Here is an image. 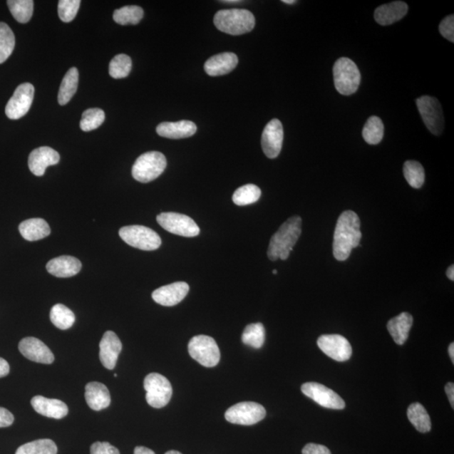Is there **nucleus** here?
Masks as SVG:
<instances>
[{"label":"nucleus","instance_id":"33","mask_svg":"<svg viewBox=\"0 0 454 454\" xmlns=\"http://www.w3.org/2000/svg\"><path fill=\"white\" fill-rule=\"evenodd\" d=\"M383 130H385V126L380 117H369L363 129V138L367 143L377 145L383 138Z\"/></svg>","mask_w":454,"mask_h":454},{"label":"nucleus","instance_id":"20","mask_svg":"<svg viewBox=\"0 0 454 454\" xmlns=\"http://www.w3.org/2000/svg\"><path fill=\"white\" fill-rule=\"evenodd\" d=\"M31 403L37 413L46 418L62 419L68 413V406L60 400L36 396L32 398Z\"/></svg>","mask_w":454,"mask_h":454},{"label":"nucleus","instance_id":"22","mask_svg":"<svg viewBox=\"0 0 454 454\" xmlns=\"http://www.w3.org/2000/svg\"><path fill=\"white\" fill-rule=\"evenodd\" d=\"M238 64V58L233 53H223L213 56L205 64V71L210 76L217 77L231 73Z\"/></svg>","mask_w":454,"mask_h":454},{"label":"nucleus","instance_id":"29","mask_svg":"<svg viewBox=\"0 0 454 454\" xmlns=\"http://www.w3.org/2000/svg\"><path fill=\"white\" fill-rule=\"evenodd\" d=\"M407 416L416 430L420 433H428L432 428L430 416L424 406L420 403H414L407 410Z\"/></svg>","mask_w":454,"mask_h":454},{"label":"nucleus","instance_id":"5","mask_svg":"<svg viewBox=\"0 0 454 454\" xmlns=\"http://www.w3.org/2000/svg\"><path fill=\"white\" fill-rule=\"evenodd\" d=\"M167 167V159L159 152H148L140 155L133 167L134 179L140 182H149L158 179Z\"/></svg>","mask_w":454,"mask_h":454},{"label":"nucleus","instance_id":"10","mask_svg":"<svg viewBox=\"0 0 454 454\" xmlns=\"http://www.w3.org/2000/svg\"><path fill=\"white\" fill-rule=\"evenodd\" d=\"M264 407L256 402H240L230 407L225 414L226 420L232 424L251 425L264 419Z\"/></svg>","mask_w":454,"mask_h":454},{"label":"nucleus","instance_id":"32","mask_svg":"<svg viewBox=\"0 0 454 454\" xmlns=\"http://www.w3.org/2000/svg\"><path fill=\"white\" fill-rule=\"evenodd\" d=\"M144 16L143 8L138 6H128L116 9L113 14L114 21L121 26L137 25Z\"/></svg>","mask_w":454,"mask_h":454},{"label":"nucleus","instance_id":"34","mask_svg":"<svg viewBox=\"0 0 454 454\" xmlns=\"http://www.w3.org/2000/svg\"><path fill=\"white\" fill-rule=\"evenodd\" d=\"M58 447L51 439H39L17 449L16 454H57Z\"/></svg>","mask_w":454,"mask_h":454},{"label":"nucleus","instance_id":"54","mask_svg":"<svg viewBox=\"0 0 454 454\" xmlns=\"http://www.w3.org/2000/svg\"><path fill=\"white\" fill-rule=\"evenodd\" d=\"M277 273H278V271H277V270H273V274H277Z\"/></svg>","mask_w":454,"mask_h":454},{"label":"nucleus","instance_id":"39","mask_svg":"<svg viewBox=\"0 0 454 454\" xmlns=\"http://www.w3.org/2000/svg\"><path fill=\"white\" fill-rule=\"evenodd\" d=\"M133 62L129 56L119 54L110 61L109 73L113 78H124L132 71Z\"/></svg>","mask_w":454,"mask_h":454},{"label":"nucleus","instance_id":"28","mask_svg":"<svg viewBox=\"0 0 454 454\" xmlns=\"http://www.w3.org/2000/svg\"><path fill=\"white\" fill-rule=\"evenodd\" d=\"M78 83V71L76 68H70L61 83L58 93V103L67 105L76 93Z\"/></svg>","mask_w":454,"mask_h":454},{"label":"nucleus","instance_id":"3","mask_svg":"<svg viewBox=\"0 0 454 454\" xmlns=\"http://www.w3.org/2000/svg\"><path fill=\"white\" fill-rule=\"evenodd\" d=\"M214 24L224 33L239 36L246 34L254 29L255 17L247 9H222L215 14Z\"/></svg>","mask_w":454,"mask_h":454},{"label":"nucleus","instance_id":"2","mask_svg":"<svg viewBox=\"0 0 454 454\" xmlns=\"http://www.w3.org/2000/svg\"><path fill=\"white\" fill-rule=\"evenodd\" d=\"M302 220L301 217H290L281 226L271 238L268 257L270 260H287L293 247L301 235Z\"/></svg>","mask_w":454,"mask_h":454},{"label":"nucleus","instance_id":"49","mask_svg":"<svg viewBox=\"0 0 454 454\" xmlns=\"http://www.w3.org/2000/svg\"><path fill=\"white\" fill-rule=\"evenodd\" d=\"M453 265H451L450 267H449V268L447 270V276L448 278L452 281L454 280V268H453Z\"/></svg>","mask_w":454,"mask_h":454},{"label":"nucleus","instance_id":"45","mask_svg":"<svg viewBox=\"0 0 454 454\" xmlns=\"http://www.w3.org/2000/svg\"><path fill=\"white\" fill-rule=\"evenodd\" d=\"M14 423V416L6 408L0 407V428H7Z\"/></svg>","mask_w":454,"mask_h":454},{"label":"nucleus","instance_id":"50","mask_svg":"<svg viewBox=\"0 0 454 454\" xmlns=\"http://www.w3.org/2000/svg\"><path fill=\"white\" fill-rule=\"evenodd\" d=\"M448 353L449 356H450L453 363H454V344L449 345Z\"/></svg>","mask_w":454,"mask_h":454},{"label":"nucleus","instance_id":"18","mask_svg":"<svg viewBox=\"0 0 454 454\" xmlns=\"http://www.w3.org/2000/svg\"><path fill=\"white\" fill-rule=\"evenodd\" d=\"M60 155L57 151L49 147H41L33 150L28 159V165L32 174L36 176L45 175L46 167L58 165Z\"/></svg>","mask_w":454,"mask_h":454},{"label":"nucleus","instance_id":"44","mask_svg":"<svg viewBox=\"0 0 454 454\" xmlns=\"http://www.w3.org/2000/svg\"><path fill=\"white\" fill-rule=\"evenodd\" d=\"M302 454H331L329 449L320 444L308 443L303 448Z\"/></svg>","mask_w":454,"mask_h":454},{"label":"nucleus","instance_id":"52","mask_svg":"<svg viewBox=\"0 0 454 454\" xmlns=\"http://www.w3.org/2000/svg\"><path fill=\"white\" fill-rule=\"evenodd\" d=\"M223 3H238L240 2L239 0H225V1H222Z\"/></svg>","mask_w":454,"mask_h":454},{"label":"nucleus","instance_id":"42","mask_svg":"<svg viewBox=\"0 0 454 454\" xmlns=\"http://www.w3.org/2000/svg\"><path fill=\"white\" fill-rule=\"evenodd\" d=\"M440 33L449 41L454 42V16L444 18L439 25Z\"/></svg>","mask_w":454,"mask_h":454},{"label":"nucleus","instance_id":"27","mask_svg":"<svg viewBox=\"0 0 454 454\" xmlns=\"http://www.w3.org/2000/svg\"><path fill=\"white\" fill-rule=\"evenodd\" d=\"M19 231L22 237L29 242L43 239L51 234L48 223L41 218L29 219L21 222L19 226Z\"/></svg>","mask_w":454,"mask_h":454},{"label":"nucleus","instance_id":"16","mask_svg":"<svg viewBox=\"0 0 454 454\" xmlns=\"http://www.w3.org/2000/svg\"><path fill=\"white\" fill-rule=\"evenodd\" d=\"M19 350L31 361L44 364H51L54 361V355L48 346L32 336L23 339L19 344Z\"/></svg>","mask_w":454,"mask_h":454},{"label":"nucleus","instance_id":"11","mask_svg":"<svg viewBox=\"0 0 454 454\" xmlns=\"http://www.w3.org/2000/svg\"><path fill=\"white\" fill-rule=\"evenodd\" d=\"M420 115L428 129L433 135L442 134L444 130V117L441 104L436 98L423 96L416 100Z\"/></svg>","mask_w":454,"mask_h":454},{"label":"nucleus","instance_id":"13","mask_svg":"<svg viewBox=\"0 0 454 454\" xmlns=\"http://www.w3.org/2000/svg\"><path fill=\"white\" fill-rule=\"evenodd\" d=\"M304 395L311 398L325 408L341 410L345 407V402L336 392L331 388L321 385L319 383L308 382L301 386Z\"/></svg>","mask_w":454,"mask_h":454},{"label":"nucleus","instance_id":"6","mask_svg":"<svg viewBox=\"0 0 454 454\" xmlns=\"http://www.w3.org/2000/svg\"><path fill=\"white\" fill-rule=\"evenodd\" d=\"M119 235L130 247L144 251L157 250L162 244L161 237L151 228L143 226L124 227Z\"/></svg>","mask_w":454,"mask_h":454},{"label":"nucleus","instance_id":"36","mask_svg":"<svg viewBox=\"0 0 454 454\" xmlns=\"http://www.w3.org/2000/svg\"><path fill=\"white\" fill-rule=\"evenodd\" d=\"M261 190L254 185H246L234 192L232 200L238 207L254 204L261 197Z\"/></svg>","mask_w":454,"mask_h":454},{"label":"nucleus","instance_id":"38","mask_svg":"<svg viewBox=\"0 0 454 454\" xmlns=\"http://www.w3.org/2000/svg\"><path fill=\"white\" fill-rule=\"evenodd\" d=\"M404 175L408 184L415 189H420L425 182V171L423 165L416 161H406L404 165Z\"/></svg>","mask_w":454,"mask_h":454},{"label":"nucleus","instance_id":"43","mask_svg":"<svg viewBox=\"0 0 454 454\" xmlns=\"http://www.w3.org/2000/svg\"><path fill=\"white\" fill-rule=\"evenodd\" d=\"M91 454H120V452L109 443L96 442L92 444Z\"/></svg>","mask_w":454,"mask_h":454},{"label":"nucleus","instance_id":"31","mask_svg":"<svg viewBox=\"0 0 454 454\" xmlns=\"http://www.w3.org/2000/svg\"><path fill=\"white\" fill-rule=\"evenodd\" d=\"M50 319L55 326L61 330H67L72 327L75 322L73 312L62 304H57L51 308Z\"/></svg>","mask_w":454,"mask_h":454},{"label":"nucleus","instance_id":"15","mask_svg":"<svg viewBox=\"0 0 454 454\" xmlns=\"http://www.w3.org/2000/svg\"><path fill=\"white\" fill-rule=\"evenodd\" d=\"M284 140L283 125L278 119H273L266 125L262 135V148L267 157L277 158L282 149Z\"/></svg>","mask_w":454,"mask_h":454},{"label":"nucleus","instance_id":"7","mask_svg":"<svg viewBox=\"0 0 454 454\" xmlns=\"http://www.w3.org/2000/svg\"><path fill=\"white\" fill-rule=\"evenodd\" d=\"M146 400L153 408L160 409L170 401L172 388L170 381L157 373H149L144 380Z\"/></svg>","mask_w":454,"mask_h":454},{"label":"nucleus","instance_id":"23","mask_svg":"<svg viewBox=\"0 0 454 454\" xmlns=\"http://www.w3.org/2000/svg\"><path fill=\"white\" fill-rule=\"evenodd\" d=\"M197 132V126L190 120L162 123L157 126V133L168 139L188 138Z\"/></svg>","mask_w":454,"mask_h":454},{"label":"nucleus","instance_id":"24","mask_svg":"<svg viewBox=\"0 0 454 454\" xmlns=\"http://www.w3.org/2000/svg\"><path fill=\"white\" fill-rule=\"evenodd\" d=\"M408 12V6L405 2L395 1L378 7L374 12V19L378 24L390 26L399 21Z\"/></svg>","mask_w":454,"mask_h":454},{"label":"nucleus","instance_id":"51","mask_svg":"<svg viewBox=\"0 0 454 454\" xmlns=\"http://www.w3.org/2000/svg\"><path fill=\"white\" fill-rule=\"evenodd\" d=\"M282 2L287 4H294L296 3V0H283Z\"/></svg>","mask_w":454,"mask_h":454},{"label":"nucleus","instance_id":"4","mask_svg":"<svg viewBox=\"0 0 454 454\" xmlns=\"http://www.w3.org/2000/svg\"><path fill=\"white\" fill-rule=\"evenodd\" d=\"M334 84L336 91L343 96H351L358 91L361 74L352 60L341 58L334 67Z\"/></svg>","mask_w":454,"mask_h":454},{"label":"nucleus","instance_id":"1","mask_svg":"<svg viewBox=\"0 0 454 454\" xmlns=\"http://www.w3.org/2000/svg\"><path fill=\"white\" fill-rule=\"evenodd\" d=\"M361 238L358 215L352 210L341 213L336 222L334 232L335 259L339 261L347 260L354 248L358 247Z\"/></svg>","mask_w":454,"mask_h":454},{"label":"nucleus","instance_id":"48","mask_svg":"<svg viewBox=\"0 0 454 454\" xmlns=\"http://www.w3.org/2000/svg\"><path fill=\"white\" fill-rule=\"evenodd\" d=\"M134 454H155V453L148 448L137 447L135 448Z\"/></svg>","mask_w":454,"mask_h":454},{"label":"nucleus","instance_id":"21","mask_svg":"<svg viewBox=\"0 0 454 454\" xmlns=\"http://www.w3.org/2000/svg\"><path fill=\"white\" fill-rule=\"evenodd\" d=\"M82 269L81 262L72 256H61L46 264L48 273L58 278H69L78 274Z\"/></svg>","mask_w":454,"mask_h":454},{"label":"nucleus","instance_id":"26","mask_svg":"<svg viewBox=\"0 0 454 454\" xmlns=\"http://www.w3.org/2000/svg\"><path fill=\"white\" fill-rule=\"evenodd\" d=\"M413 317L409 313L403 312L388 322L387 329L395 343L403 345L408 339Z\"/></svg>","mask_w":454,"mask_h":454},{"label":"nucleus","instance_id":"47","mask_svg":"<svg viewBox=\"0 0 454 454\" xmlns=\"http://www.w3.org/2000/svg\"><path fill=\"white\" fill-rule=\"evenodd\" d=\"M445 391L448 397L449 402L453 408L454 407V385L453 383L449 382L445 386Z\"/></svg>","mask_w":454,"mask_h":454},{"label":"nucleus","instance_id":"9","mask_svg":"<svg viewBox=\"0 0 454 454\" xmlns=\"http://www.w3.org/2000/svg\"><path fill=\"white\" fill-rule=\"evenodd\" d=\"M157 222L168 232L185 237H194L200 234V227L188 215L175 212H163L157 217Z\"/></svg>","mask_w":454,"mask_h":454},{"label":"nucleus","instance_id":"46","mask_svg":"<svg viewBox=\"0 0 454 454\" xmlns=\"http://www.w3.org/2000/svg\"><path fill=\"white\" fill-rule=\"evenodd\" d=\"M9 373V365L6 359L0 358V378L6 377Z\"/></svg>","mask_w":454,"mask_h":454},{"label":"nucleus","instance_id":"41","mask_svg":"<svg viewBox=\"0 0 454 454\" xmlns=\"http://www.w3.org/2000/svg\"><path fill=\"white\" fill-rule=\"evenodd\" d=\"M81 0H60L58 2V15L61 21L69 23L76 17Z\"/></svg>","mask_w":454,"mask_h":454},{"label":"nucleus","instance_id":"35","mask_svg":"<svg viewBox=\"0 0 454 454\" xmlns=\"http://www.w3.org/2000/svg\"><path fill=\"white\" fill-rule=\"evenodd\" d=\"M242 343L259 349L263 347L265 341V329L262 323H254L246 326L242 336Z\"/></svg>","mask_w":454,"mask_h":454},{"label":"nucleus","instance_id":"40","mask_svg":"<svg viewBox=\"0 0 454 454\" xmlns=\"http://www.w3.org/2000/svg\"><path fill=\"white\" fill-rule=\"evenodd\" d=\"M105 120V112L98 108H93L83 112L81 121V128L83 132L99 128Z\"/></svg>","mask_w":454,"mask_h":454},{"label":"nucleus","instance_id":"25","mask_svg":"<svg viewBox=\"0 0 454 454\" xmlns=\"http://www.w3.org/2000/svg\"><path fill=\"white\" fill-rule=\"evenodd\" d=\"M87 404L93 411L104 410L110 405V394L104 383L91 382L86 387Z\"/></svg>","mask_w":454,"mask_h":454},{"label":"nucleus","instance_id":"53","mask_svg":"<svg viewBox=\"0 0 454 454\" xmlns=\"http://www.w3.org/2000/svg\"><path fill=\"white\" fill-rule=\"evenodd\" d=\"M165 454H182V453L175 450H171V451L167 452Z\"/></svg>","mask_w":454,"mask_h":454},{"label":"nucleus","instance_id":"17","mask_svg":"<svg viewBox=\"0 0 454 454\" xmlns=\"http://www.w3.org/2000/svg\"><path fill=\"white\" fill-rule=\"evenodd\" d=\"M190 290L189 284L185 282H176L165 285L154 290L152 294L153 301L163 306H174L184 299Z\"/></svg>","mask_w":454,"mask_h":454},{"label":"nucleus","instance_id":"8","mask_svg":"<svg viewBox=\"0 0 454 454\" xmlns=\"http://www.w3.org/2000/svg\"><path fill=\"white\" fill-rule=\"evenodd\" d=\"M188 349L191 357L205 367L217 366L221 358L217 344L209 336H194L190 341Z\"/></svg>","mask_w":454,"mask_h":454},{"label":"nucleus","instance_id":"30","mask_svg":"<svg viewBox=\"0 0 454 454\" xmlns=\"http://www.w3.org/2000/svg\"><path fill=\"white\" fill-rule=\"evenodd\" d=\"M7 4L14 18L19 23L26 24L29 22L34 11V1L32 0H9Z\"/></svg>","mask_w":454,"mask_h":454},{"label":"nucleus","instance_id":"37","mask_svg":"<svg viewBox=\"0 0 454 454\" xmlns=\"http://www.w3.org/2000/svg\"><path fill=\"white\" fill-rule=\"evenodd\" d=\"M16 46V37L6 23L0 22V64L11 57Z\"/></svg>","mask_w":454,"mask_h":454},{"label":"nucleus","instance_id":"12","mask_svg":"<svg viewBox=\"0 0 454 454\" xmlns=\"http://www.w3.org/2000/svg\"><path fill=\"white\" fill-rule=\"evenodd\" d=\"M35 88L29 83L19 86L6 107L8 118L19 120L25 116L33 102Z\"/></svg>","mask_w":454,"mask_h":454},{"label":"nucleus","instance_id":"14","mask_svg":"<svg viewBox=\"0 0 454 454\" xmlns=\"http://www.w3.org/2000/svg\"><path fill=\"white\" fill-rule=\"evenodd\" d=\"M318 347L338 362H345L352 356V346L344 336L339 334L322 335L317 340Z\"/></svg>","mask_w":454,"mask_h":454},{"label":"nucleus","instance_id":"19","mask_svg":"<svg viewBox=\"0 0 454 454\" xmlns=\"http://www.w3.org/2000/svg\"><path fill=\"white\" fill-rule=\"evenodd\" d=\"M123 349V344L114 331L105 332L100 343V359L103 366L114 369Z\"/></svg>","mask_w":454,"mask_h":454}]
</instances>
